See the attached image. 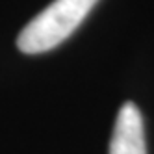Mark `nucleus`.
I'll return each instance as SVG.
<instances>
[{
	"instance_id": "1",
	"label": "nucleus",
	"mask_w": 154,
	"mask_h": 154,
	"mask_svg": "<svg viewBox=\"0 0 154 154\" xmlns=\"http://www.w3.org/2000/svg\"><path fill=\"white\" fill-rule=\"evenodd\" d=\"M98 0H54L23 28L17 47L24 54H41L56 48L72 35Z\"/></svg>"
},
{
	"instance_id": "2",
	"label": "nucleus",
	"mask_w": 154,
	"mask_h": 154,
	"mask_svg": "<svg viewBox=\"0 0 154 154\" xmlns=\"http://www.w3.org/2000/svg\"><path fill=\"white\" fill-rule=\"evenodd\" d=\"M109 154H147L143 117L134 102H125L119 109L109 141Z\"/></svg>"
}]
</instances>
